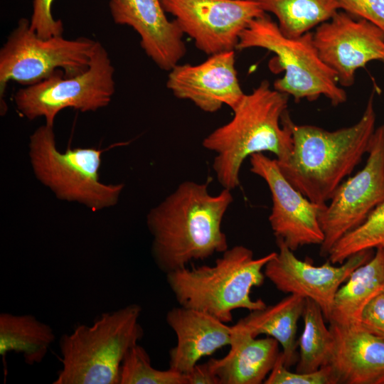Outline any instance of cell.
Returning <instances> with one entry per match:
<instances>
[{"mask_svg":"<svg viewBox=\"0 0 384 384\" xmlns=\"http://www.w3.org/2000/svg\"><path fill=\"white\" fill-rule=\"evenodd\" d=\"M208 187L184 181L147 214L151 255L166 274L229 247L222 222L233 201L232 191L213 195Z\"/></svg>","mask_w":384,"mask_h":384,"instance_id":"1","label":"cell"},{"mask_svg":"<svg viewBox=\"0 0 384 384\" xmlns=\"http://www.w3.org/2000/svg\"><path fill=\"white\" fill-rule=\"evenodd\" d=\"M288 101V95L263 80L244 95L228 122L203 139V147L215 153L212 167L223 188L233 191L239 186L241 166L255 154L268 151L278 161L289 156L293 138Z\"/></svg>","mask_w":384,"mask_h":384,"instance_id":"2","label":"cell"},{"mask_svg":"<svg viewBox=\"0 0 384 384\" xmlns=\"http://www.w3.org/2000/svg\"><path fill=\"white\" fill-rule=\"evenodd\" d=\"M373 99L374 92L356 123L334 131L290 119L292 151L286 160L276 161L287 181L311 202L326 206L368 152L375 130Z\"/></svg>","mask_w":384,"mask_h":384,"instance_id":"3","label":"cell"},{"mask_svg":"<svg viewBox=\"0 0 384 384\" xmlns=\"http://www.w3.org/2000/svg\"><path fill=\"white\" fill-rule=\"evenodd\" d=\"M276 255L254 257L243 245L228 248L213 265L185 267L167 273L166 281L180 306L208 314L225 323L233 320V311H250L267 305L250 297L253 287L265 279L264 268Z\"/></svg>","mask_w":384,"mask_h":384,"instance_id":"4","label":"cell"},{"mask_svg":"<svg viewBox=\"0 0 384 384\" xmlns=\"http://www.w3.org/2000/svg\"><path fill=\"white\" fill-rule=\"evenodd\" d=\"M142 307L131 304L81 324L59 341L62 368L53 384H119L122 363L144 336Z\"/></svg>","mask_w":384,"mask_h":384,"instance_id":"5","label":"cell"},{"mask_svg":"<svg viewBox=\"0 0 384 384\" xmlns=\"http://www.w3.org/2000/svg\"><path fill=\"white\" fill-rule=\"evenodd\" d=\"M262 48L275 55L270 64L272 71H284L273 87L295 101H314L326 97L334 106L347 100L336 73L322 60L314 41L313 32L297 37L285 36L277 23L264 14L253 19L242 32L236 50Z\"/></svg>","mask_w":384,"mask_h":384,"instance_id":"6","label":"cell"},{"mask_svg":"<svg viewBox=\"0 0 384 384\" xmlns=\"http://www.w3.org/2000/svg\"><path fill=\"white\" fill-rule=\"evenodd\" d=\"M30 157L37 178L56 197L77 201L92 210L115 205L124 185L105 184L99 169L104 150L68 148L61 152L55 144L53 127H38L30 138Z\"/></svg>","mask_w":384,"mask_h":384,"instance_id":"7","label":"cell"},{"mask_svg":"<svg viewBox=\"0 0 384 384\" xmlns=\"http://www.w3.org/2000/svg\"><path fill=\"white\" fill-rule=\"evenodd\" d=\"M96 42L85 37L66 39L62 35L43 38L31 28L30 20L19 19L0 50L1 114L6 110L4 96L8 82L29 86L58 70L65 77L79 75L88 68Z\"/></svg>","mask_w":384,"mask_h":384,"instance_id":"8","label":"cell"},{"mask_svg":"<svg viewBox=\"0 0 384 384\" xmlns=\"http://www.w3.org/2000/svg\"><path fill=\"white\" fill-rule=\"evenodd\" d=\"M114 69L105 47L96 42L88 68L73 77L58 70L46 79L14 95L18 112L30 120L43 117L53 127L57 114L65 108L82 112L107 106L114 93Z\"/></svg>","mask_w":384,"mask_h":384,"instance_id":"9","label":"cell"},{"mask_svg":"<svg viewBox=\"0 0 384 384\" xmlns=\"http://www.w3.org/2000/svg\"><path fill=\"white\" fill-rule=\"evenodd\" d=\"M365 166L335 191L319 215L324 233L320 255L326 257L345 235L361 225L384 202V124L371 138Z\"/></svg>","mask_w":384,"mask_h":384,"instance_id":"10","label":"cell"},{"mask_svg":"<svg viewBox=\"0 0 384 384\" xmlns=\"http://www.w3.org/2000/svg\"><path fill=\"white\" fill-rule=\"evenodd\" d=\"M183 33L211 55L235 50L242 32L265 14L257 0H160Z\"/></svg>","mask_w":384,"mask_h":384,"instance_id":"11","label":"cell"},{"mask_svg":"<svg viewBox=\"0 0 384 384\" xmlns=\"http://www.w3.org/2000/svg\"><path fill=\"white\" fill-rule=\"evenodd\" d=\"M313 37L321 58L343 87L351 86L356 72L368 63L384 65V31L341 9L319 25Z\"/></svg>","mask_w":384,"mask_h":384,"instance_id":"12","label":"cell"},{"mask_svg":"<svg viewBox=\"0 0 384 384\" xmlns=\"http://www.w3.org/2000/svg\"><path fill=\"white\" fill-rule=\"evenodd\" d=\"M250 171L267 184L272 197L269 222L276 240L295 251L324 241L319 215L326 206L311 202L296 189L281 172L275 159L263 153L250 157Z\"/></svg>","mask_w":384,"mask_h":384,"instance_id":"13","label":"cell"},{"mask_svg":"<svg viewBox=\"0 0 384 384\" xmlns=\"http://www.w3.org/2000/svg\"><path fill=\"white\" fill-rule=\"evenodd\" d=\"M278 252L266 264L264 273L280 292L310 299L321 309L328 321L339 287L352 272L373 257V250L358 252L338 266L329 260L316 266L299 259L282 240H276Z\"/></svg>","mask_w":384,"mask_h":384,"instance_id":"14","label":"cell"},{"mask_svg":"<svg viewBox=\"0 0 384 384\" xmlns=\"http://www.w3.org/2000/svg\"><path fill=\"white\" fill-rule=\"evenodd\" d=\"M235 50L209 55L203 62L177 64L169 71L166 87L178 99L214 113L226 105L232 110L245 93L235 68Z\"/></svg>","mask_w":384,"mask_h":384,"instance_id":"15","label":"cell"},{"mask_svg":"<svg viewBox=\"0 0 384 384\" xmlns=\"http://www.w3.org/2000/svg\"><path fill=\"white\" fill-rule=\"evenodd\" d=\"M109 8L114 23L138 33L142 48L161 70L169 71L185 55L184 34L160 0H110Z\"/></svg>","mask_w":384,"mask_h":384,"instance_id":"16","label":"cell"},{"mask_svg":"<svg viewBox=\"0 0 384 384\" xmlns=\"http://www.w3.org/2000/svg\"><path fill=\"white\" fill-rule=\"evenodd\" d=\"M332 344L326 366L332 384L384 383V340L359 325L329 323Z\"/></svg>","mask_w":384,"mask_h":384,"instance_id":"17","label":"cell"},{"mask_svg":"<svg viewBox=\"0 0 384 384\" xmlns=\"http://www.w3.org/2000/svg\"><path fill=\"white\" fill-rule=\"evenodd\" d=\"M166 321L177 338L169 351V368L181 373L230 343L232 326L205 312L179 305L167 312Z\"/></svg>","mask_w":384,"mask_h":384,"instance_id":"18","label":"cell"},{"mask_svg":"<svg viewBox=\"0 0 384 384\" xmlns=\"http://www.w3.org/2000/svg\"><path fill=\"white\" fill-rule=\"evenodd\" d=\"M279 345L272 337L257 338L235 324L228 353L208 361L220 384H260L277 360Z\"/></svg>","mask_w":384,"mask_h":384,"instance_id":"19","label":"cell"},{"mask_svg":"<svg viewBox=\"0 0 384 384\" xmlns=\"http://www.w3.org/2000/svg\"><path fill=\"white\" fill-rule=\"evenodd\" d=\"M306 299L289 294L279 302L250 311L235 325L254 337L266 335L276 339L282 346L283 363L289 368L298 361L296 340L297 324L302 316Z\"/></svg>","mask_w":384,"mask_h":384,"instance_id":"20","label":"cell"},{"mask_svg":"<svg viewBox=\"0 0 384 384\" xmlns=\"http://www.w3.org/2000/svg\"><path fill=\"white\" fill-rule=\"evenodd\" d=\"M384 292V248L355 269L336 293L329 323L359 325L367 304Z\"/></svg>","mask_w":384,"mask_h":384,"instance_id":"21","label":"cell"},{"mask_svg":"<svg viewBox=\"0 0 384 384\" xmlns=\"http://www.w3.org/2000/svg\"><path fill=\"white\" fill-rule=\"evenodd\" d=\"M51 326L31 314H0V355L21 353L28 365L40 363L55 341Z\"/></svg>","mask_w":384,"mask_h":384,"instance_id":"22","label":"cell"},{"mask_svg":"<svg viewBox=\"0 0 384 384\" xmlns=\"http://www.w3.org/2000/svg\"><path fill=\"white\" fill-rule=\"evenodd\" d=\"M264 11L277 19L281 31L297 37L329 20L341 6L337 0H257Z\"/></svg>","mask_w":384,"mask_h":384,"instance_id":"23","label":"cell"},{"mask_svg":"<svg viewBox=\"0 0 384 384\" xmlns=\"http://www.w3.org/2000/svg\"><path fill=\"white\" fill-rule=\"evenodd\" d=\"M302 317L304 328L298 341L299 353L296 371L310 373L326 365L332 335L325 324L326 320L321 309L310 299H306Z\"/></svg>","mask_w":384,"mask_h":384,"instance_id":"24","label":"cell"},{"mask_svg":"<svg viewBox=\"0 0 384 384\" xmlns=\"http://www.w3.org/2000/svg\"><path fill=\"white\" fill-rule=\"evenodd\" d=\"M384 247V202L358 228L342 237L329 252V261L341 264L354 254Z\"/></svg>","mask_w":384,"mask_h":384,"instance_id":"25","label":"cell"},{"mask_svg":"<svg viewBox=\"0 0 384 384\" xmlns=\"http://www.w3.org/2000/svg\"><path fill=\"white\" fill-rule=\"evenodd\" d=\"M119 384H186V378L170 368L162 370L154 368L148 353L138 343L123 360Z\"/></svg>","mask_w":384,"mask_h":384,"instance_id":"26","label":"cell"},{"mask_svg":"<svg viewBox=\"0 0 384 384\" xmlns=\"http://www.w3.org/2000/svg\"><path fill=\"white\" fill-rule=\"evenodd\" d=\"M265 384H332L331 373L327 366L310 373L292 372L284 366L281 352Z\"/></svg>","mask_w":384,"mask_h":384,"instance_id":"27","label":"cell"},{"mask_svg":"<svg viewBox=\"0 0 384 384\" xmlns=\"http://www.w3.org/2000/svg\"><path fill=\"white\" fill-rule=\"evenodd\" d=\"M54 0H33V11L30 19L31 28L41 38H48L62 35L63 24L55 19L51 8Z\"/></svg>","mask_w":384,"mask_h":384,"instance_id":"28","label":"cell"},{"mask_svg":"<svg viewBox=\"0 0 384 384\" xmlns=\"http://www.w3.org/2000/svg\"><path fill=\"white\" fill-rule=\"evenodd\" d=\"M341 10L375 24L384 31V0H337Z\"/></svg>","mask_w":384,"mask_h":384,"instance_id":"29","label":"cell"},{"mask_svg":"<svg viewBox=\"0 0 384 384\" xmlns=\"http://www.w3.org/2000/svg\"><path fill=\"white\" fill-rule=\"evenodd\" d=\"M360 325L384 340V292L374 297L363 309Z\"/></svg>","mask_w":384,"mask_h":384,"instance_id":"30","label":"cell"},{"mask_svg":"<svg viewBox=\"0 0 384 384\" xmlns=\"http://www.w3.org/2000/svg\"><path fill=\"white\" fill-rule=\"evenodd\" d=\"M185 375L186 384H220L209 361L203 364L197 363Z\"/></svg>","mask_w":384,"mask_h":384,"instance_id":"31","label":"cell"},{"mask_svg":"<svg viewBox=\"0 0 384 384\" xmlns=\"http://www.w3.org/2000/svg\"><path fill=\"white\" fill-rule=\"evenodd\" d=\"M383 248H384V247H383Z\"/></svg>","mask_w":384,"mask_h":384,"instance_id":"32","label":"cell"}]
</instances>
